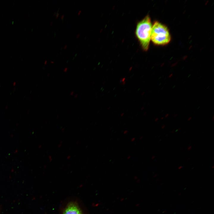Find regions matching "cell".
Instances as JSON below:
<instances>
[{
    "mask_svg": "<svg viewBox=\"0 0 214 214\" xmlns=\"http://www.w3.org/2000/svg\"><path fill=\"white\" fill-rule=\"evenodd\" d=\"M152 25L149 15L146 16L137 23L135 34L143 49L146 51L151 40Z\"/></svg>",
    "mask_w": 214,
    "mask_h": 214,
    "instance_id": "obj_1",
    "label": "cell"
},
{
    "mask_svg": "<svg viewBox=\"0 0 214 214\" xmlns=\"http://www.w3.org/2000/svg\"><path fill=\"white\" fill-rule=\"evenodd\" d=\"M171 36L167 27L158 21L154 22L152 28L151 40L155 45H164L170 41Z\"/></svg>",
    "mask_w": 214,
    "mask_h": 214,
    "instance_id": "obj_2",
    "label": "cell"
},
{
    "mask_svg": "<svg viewBox=\"0 0 214 214\" xmlns=\"http://www.w3.org/2000/svg\"><path fill=\"white\" fill-rule=\"evenodd\" d=\"M64 214H82L80 209L76 205L71 203L69 204L65 210Z\"/></svg>",
    "mask_w": 214,
    "mask_h": 214,
    "instance_id": "obj_3",
    "label": "cell"
},
{
    "mask_svg": "<svg viewBox=\"0 0 214 214\" xmlns=\"http://www.w3.org/2000/svg\"><path fill=\"white\" fill-rule=\"evenodd\" d=\"M125 79H126V78L125 77H124V78H121L120 80V83H121L122 82H123L125 81Z\"/></svg>",
    "mask_w": 214,
    "mask_h": 214,
    "instance_id": "obj_4",
    "label": "cell"
},
{
    "mask_svg": "<svg viewBox=\"0 0 214 214\" xmlns=\"http://www.w3.org/2000/svg\"><path fill=\"white\" fill-rule=\"evenodd\" d=\"M67 70H68L67 68V67H65V68L64 69V72H67Z\"/></svg>",
    "mask_w": 214,
    "mask_h": 214,
    "instance_id": "obj_5",
    "label": "cell"
},
{
    "mask_svg": "<svg viewBox=\"0 0 214 214\" xmlns=\"http://www.w3.org/2000/svg\"><path fill=\"white\" fill-rule=\"evenodd\" d=\"M191 148H192V147L191 146H189L188 148V150H190L191 149Z\"/></svg>",
    "mask_w": 214,
    "mask_h": 214,
    "instance_id": "obj_6",
    "label": "cell"
},
{
    "mask_svg": "<svg viewBox=\"0 0 214 214\" xmlns=\"http://www.w3.org/2000/svg\"><path fill=\"white\" fill-rule=\"evenodd\" d=\"M81 10H79L78 12V15H79L81 13Z\"/></svg>",
    "mask_w": 214,
    "mask_h": 214,
    "instance_id": "obj_7",
    "label": "cell"
},
{
    "mask_svg": "<svg viewBox=\"0 0 214 214\" xmlns=\"http://www.w3.org/2000/svg\"><path fill=\"white\" fill-rule=\"evenodd\" d=\"M183 167V166H179V167L178 168V169H182Z\"/></svg>",
    "mask_w": 214,
    "mask_h": 214,
    "instance_id": "obj_8",
    "label": "cell"
},
{
    "mask_svg": "<svg viewBox=\"0 0 214 214\" xmlns=\"http://www.w3.org/2000/svg\"><path fill=\"white\" fill-rule=\"evenodd\" d=\"M59 15V13H57V14H56V18H57L58 17V16Z\"/></svg>",
    "mask_w": 214,
    "mask_h": 214,
    "instance_id": "obj_9",
    "label": "cell"
},
{
    "mask_svg": "<svg viewBox=\"0 0 214 214\" xmlns=\"http://www.w3.org/2000/svg\"><path fill=\"white\" fill-rule=\"evenodd\" d=\"M64 17V15H62L61 17V19H62Z\"/></svg>",
    "mask_w": 214,
    "mask_h": 214,
    "instance_id": "obj_10",
    "label": "cell"
},
{
    "mask_svg": "<svg viewBox=\"0 0 214 214\" xmlns=\"http://www.w3.org/2000/svg\"><path fill=\"white\" fill-rule=\"evenodd\" d=\"M165 125H164L162 126V127H161V128L162 129H163L165 128Z\"/></svg>",
    "mask_w": 214,
    "mask_h": 214,
    "instance_id": "obj_11",
    "label": "cell"
},
{
    "mask_svg": "<svg viewBox=\"0 0 214 214\" xmlns=\"http://www.w3.org/2000/svg\"><path fill=\"white\" fill-rule=\"evenodd\" d=\"M74 92L73 91H72V92H71L70 93V95H73L74 94Z\"/></svg>",
    "mask_w": 214,
    "mask_h": 214,
    "instance_id": "obj_12",
    "label": "cell"
},
{
    "mask_svg": "<svg viewBox=\"0 0 214 214\" xmlns=\"http://www.w3.org/2000/svg\"><path fill=\"white\" fill-rule=\"evenodd\" d=\"M192 117H190L188 118V121H190Z\"/></svg>",
    "mask_w": 214,
    "mask_h": 214,
    "instance_id": "obj_13",
    "label": "cell"
},
{
    "mask_svg": "<svg viewBox=\"0 0 214 214\" xmlns=\"http://www.w3.org/2000/svg\"><path fill=\"white\" fill-rule=\"evenodd\" d=\"M169 114H167L165 115V117L166 118L167 117L169 116Z\"/></svg>",
    "mask_w": 214,
    "mask_h": 214,
    "instance_id": "obj_14",
    "label": "cell"
},
{
    "mask_svg": "<svg viewBox=\"0 0 214 214\" xmlns=\"http://www.w3.org/2000/svg\"><path fill=\"white\" fill-rule=\"evenodd\" d=\"M80 36V34H78L77 35V36H76V37H77V38H78V37H79Z\"/></svg>",
    "mask_w": 214,
    "mask_h": 214,
    "instance_id": "obj_15",
    "label": "cell"
},
{
    "mask_svg": "<svg viewBox=\"0 0 214 214\" xmlns=\"http://www.w3.org/2000/svg\"><path fill=\"white\" fill-rule=\"evenodd\" d=\"M158 118H156L155 119V122H156V121H157L158 120Z\"/></svg>",
    "mask_w": 214,
    "mask_h": 214,
    "instance_id": "obj_16",
    "label": "cell"
},
{
    "mask_svg": "<svg viewBox=\"0 0 214 214\" xmlns=\"http://www.w3.org/2000/svg\"><path fill=\"white\" fill-rule=\"evenodd\" d=\"M172 75H173V74H170L169 76V78L171 77L172 76Z\"/></svg>",
    "mask_w": 214,
    "mask_h": 214,
    "instance_id": "obj_17",
    "label": "cell"
},
{
    "mask_svg": "<svg viewBox=\"0 0 214 214\" xmlns=\"http://www.w3.org/2000/svg\"><path fill=\"white\" fill-rule=\"evenodd\" d=\"M67 45H66L64 46V49H66L67 48Z\"/></svg>",
    "mask_w": 214,
    "mask_h": 214,
    "instance_id": "obj_18",
    "label": "cell"
},
{
    "mask_svg": "<svg viewBox=\"0 0 214 214\" xmlns=\"http://www.w3.org/2000/svg\"><path fill=\"white\" fill-rule=\"evenodd\" d=\"M124 113H122V114H121V117H122V116H123L124 115Z\"/></svg>",
    "mask_w": 214,
    "mask_h": 214,
    "instance_id": "obj_19",
    "label": "cell"
},
{
    "mask_svg": "<svg viewBox=\"0 0 214 214\" xmlns=\"http://www.w3.org/2000/svg\"><path fill=\"white\" fill-rule=\"evenodd\" d=\"M47 60H45V62H44V64H46V63H47Z\"/></svg>",
    "mask_w": 214,
    "mask_h": 214,
    "instance_id": "obj_20",
    "label": "cell"
},
{
    "mask_svg": "<svg viewBox=\"0 0 214 214\" xmlns=\"http://www.w3.org/2000/svg\"><path fill=\"white\" fill-rule=\"evenodd\" d=\"M155 156H152V159H153L154 158H155Z\"/></svg>",
    "mask_w": 214,
    "mask_h": 214,
    "instance_id": "obj_21",
    "label": "cell"
},
{
    "mask_svg": "<svg viewBox=\"0 0 214 214\" xmlns=\"http://www.w3.org/2000/svg\"><path fill=\"white\" fill-rule=\"evenodd\" d=\"M78 96V95L77 94L75 95V97L76 98Z\"/></svg>",
    "mask_w": 214,
    "mask_h": 214,
    "instance_id": "obj_22",
    "label": "cell"
},
{
    "mask_svg": "<svg viewBox=\"0 0 214 214\" xmlns=\"http://www.w3.org/2000/svg\"><path fill=\"white\" fill-rule=\"evenodd\" d=\"M53 23V22L52 21H51V23H50V25H52Z\"/></svg>",
    "mask_w": 214,
    "mask_h": 214,
    "instance_id": "obj_23",
    "label": "cell"
},
{
    "mask_svg": "<svg viewBox=\"0 0 214 214\" xmlns=\"http://www.w3.org/2000/svg\"><path fill=\"white\" fill-rule=\"evenodd\" d=\"M144 107H142L141 108V110H142L144 109Z\"/></svg>",
    "mask_w": 214,
    "mask_h": 214,
    "instance_id": "obj_24",
    "label": "cell"
},
{
    "mask_svg": "<svg viewBox=\"0 0 214 214\" xmlns=\"http://www.w3.org/2000/svg\"><path fill=\"white\" fill-rule=\"evenodd\" d=\"M177 116V114H175V115L174 116V117H176Z\"/></svg>",
    "mask_w": 214,
    "mask_h": 214,
    "instance_id": "obj_25",
    "label": "cell"
},
{
    "mask_svg": "<svg viewBox=\"0 0 214 214\" xmlns=\"http://www.w3.org/2000/svg\"><path fill=\"white\" fill-rule=\"evenodd\" d=\"M144 94V92H143L141 94V95H143Z\"/></svg>",
    "mask_w": 214,
    "mask_h": 214,
    "instance_id": "obj_26",
    "label": "cell"
},
{
    "mask_svg": "<svg viewBox=\"0 0 214 214\" xmlns=\"http://www.w3.org/2000/svg\"><path fill=\"white\" fill-rule=\"evenodd\" d=\"M174 132V130H173L172 131L171 133H173Z\"/></svg>",
    "mask_w": 214,
    "mask_h": 214,
    "instance_id": "obj_27",
    "label": "cell"
},
{
    "mask_svg": "<svg viewBox=\"0 0 214 214\" xmlns=\"http://www.w3.org/2000/svg\"><path fill=\"white\" fill-rule=\"evenodd\" d=\"M146 113H147L146 112H144V115H145L146 114Z\"/></svg>",
    "mask_w": 214,
    "mask_h": 214,
    "instance_id": "obj_28",
    "label": "cell"
},
{
    "mask_svg": "<svg viewBox=\"0 0 214 214\" xmlns=\"http://www.w3.org/2000/svg\"><path fill=\"white\" fill-rule=\"evenodd\" d=\"M212 169H213L214 168V165L212 167Z\"/></svg>",
    "mask_w": 214,
    "mask_h": 214,
    "instance_id": "obj_29",
    "label": "cell"
},
{
    "mask_svg": "<svg viewBox=\"0 0 214 214\" xmlns=\"http://www.w3.org/2000/svg\"><path fill=\"white\" fill-rule=\"evenodd\" d=\"M214 120V116H213V120Z\"/></svg>",
    "mask_w": 214,
    "mask_h": 214,
    "instance_id": "obj_30",
    "label": "cell"
},
{
    "mask_svg": "<svg viewBox=\"0 0 214 214\" xmlns=\"http://www.w3.org/2000/svg\"><path fill=\"white\" fill-rule=\"evenodd\" d=\"M105 81H104V82L103 83V84H105Z\"/></svg>",
    "mask_w": 214,
    "mask_h": 214,
    "instance_id": "obj_31",
    "label": "cell"
},
{
    "mask_svg": "<svg viewBox=\"0 0 214 214\" xmlns=\"http://www.w3.org/2000/svg\"><path fill=\"white\" fill-rule=\"evenodd\" d=\"M110 108V107H109L108 108V109H109Z\"/></svg>",
    "mask_w": 214,
    "mask_h": 214,
    "instance_id": "obj_32",
    "label": "cell"
},
{
    "mask_svg": "<svg viewBox=\"0 0 214 214\" xmlns=\"http://www.w3.org/2000/svg\"><path fill=\"white\" fill-rule=\"evenodd\" d=\"M180 128H179L177 130H180Z\"/></svg>",
    "mask_w": 214,
    "mask_h": 214,
    "instance_id": "obj_33",
    "label": "cell"
},
{
    "mask_svg": "<svg viewBox=\"0 0 214 214\" xmlns=\"http://www.w3.org/2000/svg\"><path fill=\"white\" fill-rule=\"evenodd\" d=\"M51 63H54V62H53V61H51Z\"/></svg>",
    "mask_w": 214,
    "mask_h": 214,
    "instance_id": "obj_34",
    "label": "cell"
},
{
    "mask_svg": "<svg viewBox=\"0 0 214 214\" xmlns=\"http://www.w3.org/2000/svg\"><path fill=\"white\" fill-rule=\"evenodd\" d=\"M163 118H164V117H163L161 118V119H163Z\"/></svg>",
    "mask_w": 214,
    "mask_h": 214,
    "instance_id": "obj_35",
    "label": "cell"
},
{
    "mask_svg": "<svg viewBox=\"0 0 214 214\" xmlns=\"http://www.w3.org/2000/svg\"><path fill=\"white\" fill-rule=\"evenodd\" d=\"M49 74H48V75H47L48 76H49Z\"/></svg>",
    "mask_w": 214,
    "mask_h": 214,
    "instance_id": "obj_36",
    "label": "cell"
},
{
    "mask_svg": "<svg viewBox=\"0 0 214 214\" xmlns=\"http://www.w3.org/2000/svg\"><path fill=\"white\" fill-rule=\"evenodd\" d=\"M190 159V158H189L188 159V160H189Z\"/></svg>",
    "mask_w": 214,
    "mask_h": 214,
    "instance_id": "obj_37",
    "label": "cell"
}]
</instances>
